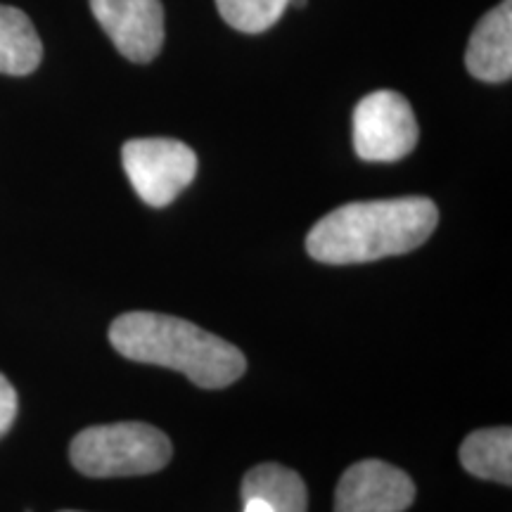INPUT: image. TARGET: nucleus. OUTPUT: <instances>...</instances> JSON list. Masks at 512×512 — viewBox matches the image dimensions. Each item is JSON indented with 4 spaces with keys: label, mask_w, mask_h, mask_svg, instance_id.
Segmentation results:
<instances>
[{
    "label": "nucleus",
    "mask_w": 512,
    "mask_h": 512,
    "mask_svg": "<svg viewBox=\"0 0 512 512\" xmlns=\"http://www.w3.org/2000/svg\"><path fill=\"white\" fill-rule=\"evenodd\" d=\"M242 501H245V508H242V512H271V508H268V505L256 496H247V498H242Z\"/></svg>",
    "instance_id": "nucleus-14"
},
{
    "label": "nucleus",
    "mask_w": 512,
    "mask_h": 512,
    "mask_svg": "<svg viewBox=\"0 0 512 512\" xmlns=\"http://www.w3.org/2000/svg\"><path fill=\"white\" fill-rule=\"evenodd\" d=\"M43 60V43L22 10L0 5V74L27 76Z\"/></svg>",
    "instance_id": "nucleus-9"
},
{
    "label": "nucleus",
    "mask_w": 512,
    "mask_h": 512,
    "mask_svg": "<svg viewBox=\"0 0 512 512\" xmlns=\"http://www.w3.org/2000/svg\"><path fill=\"white\" fill-rule=\"evenodd\" d=\"M121 164L136 195L150 207H169L197 176V155L174 138H133Z\"/></svg>",
    "instance_id": "nucleus-4"
},
{
    "label": "nucleus",
    "mask_w": 512,
    "mask_h": 512,
    "mask_svg": "<svg viewBox=\"0 0 512 512\" xmlns=\"http://www.w3.org/2000/svg\"><path fill=\"white\" fill-rule=\"evenodd\" d=\"M411 102L396 91H375L354 110V147L363 162H399L418 145Z\"/></svg>",
    "instance_id": "nucleus-5"
},
{
    "label": "nucleus",
    "mask_w": 512,
    "mask_h": 512,
    "mask_svg": "<svg viewBox=\"0 0 512 512\" xmlns=\"http://www.w3.org/2000/svg\"><path fill=\"white\" fill-rule=\"evenodd\" d=\"M439 223L427 197L351 202L325 214L306 238V252L320 264H366L413 252L430 240Z\"/></svg>",
    "instance_id": "nucleus-1"
},
{
    "label": "nucleus",
    "mask_w": 512,
    "mask_h": 512,
    "mask_svg": "<svg viewBox=\"0 0 512 512\" xmlns=\"http://www.w3.org/2000/svg\"><path fill=\"white\" fill-rule=\"evenodd\" d=\"M261 498L271 512H306L309 494L304 479L290 467L264 463L249 470L242 482V498Z\"/></svg>",
    "instance_id": "nucleus-11"
},
{
    "label": "nucleus",
    "mask_w": 512,
    "mask_h": 512,
    "mask_svg": "<svg viewBox=\"0 0 512 512\" xmlns=\"http://www.w3.org/2000/svg\"><path fill=\"white\" fill-rule=\"evenodd\" d=\"M460 465L470 475L510 486L512 484V432L491 427L470 434L460 446Z\"/></svg>",
    "instance_id": "nucleus-10"
},
{
    "label": "nucleus",
    "mask_w": 512,
    "mask_h": 512,
    "mask_svg": "<svg viewBox=\"0 0 512 512\" xmlns=\"http://www.w3.org/2000/svg\"><path fill=\"white\" fill-rule=\"evenodd\" d=\"M93 17L126 60L147 64L164 46L162 0H88Z\"/></svg>",
    "instance_id": "nucleus-6"
},
{
    "label": "nucleus",
    "mask_w": 512,
    "mask_h": 512,
    "mask_svg": "<svg viewBox=\"0 0 512 512\" xmlns=\"http://www.w3.org/2000/svg\"><path fill=\"white\" fill-rule=\"evenodd\" d=\"M413 479L384 460H361L337 484L335 512H403L413 505Z\"/></svg>",
    "instance_id": "nucleus-7"
},
{
    "label": "nucleus",
    "mask_w": 512,
    "mask_h": 512,
    "mask_svg": "<svg viewBox=\"0 0 512 512\" xmlns=\"http://www.w3.org/2000/svg\"><path fill=\"white\" fill-rule=\"evenodd\" d=\"M17 418V392L8 382V377L0 375V437L10 432L12 422Z\"/></svg>",
    "instance_id": "nucleus-13"
},
{
    "label": "nucleus",
    "mask_w": 512,
    "mask_h": 512,
    "mask_svg": "<svg viewBox=\"0 0 512 512\" xmlns=\"http://www.w3.org/2000/svg\"><path fill=\"white\" fill-rule=\"evenodd\" d=\"M221 17L242 34H264L278 24L290 0H216Z\"/></svg>",
    "instance_id": "nucleus-12"
},
{
    "label": "nucleus",
    "mask_w": 512,
    "mask_h": 512,
    "mask_svg": "<svg viewBox=\"0 0 512 512\" xmlns=\"http://www.w3.org/2000/svg\"><path fill=\"white\" fill-rule=\"evenodd\" d=\"M467 72L486 83H503L512 76V3L503 0L486 12L472 31L465 53Z\"/></svg>",
    "instance_id": "nucleus-8"
},
{
    "label": "nucleus",
    "mask_w": 512,
    "mask_h": 512,
    "mask_svg": "<svg viewBox=\"0 0 512 512\" xmlns=\"http://www.w3.org/2000/svg\"><path fill=\"white\" fill-rule=\"evenodd\" d=\"M69 458L81 475L95 479L152 475L171 460V441L147 422H114L76 434Z\"/></svg>",
    "instance_id": "nucleus-3"
},
{
    "label": "nucleus",
    "mask_w": 512,
    "mask_h": 512,
    "mask_svg": "<svg viewBox=\"0 0 512 512\" xmlns=\"http://www.w3.org/2000/svg\"><path fill=\"white\" fill-rule=\"evenodd\" d=\"M110 342L121 356L183 373L202 389H223L247 370L242 351L183 318L131 311L110 328Z\"/></svg>",
    "instance_id": "nucleus-2"
}]
</instances>
